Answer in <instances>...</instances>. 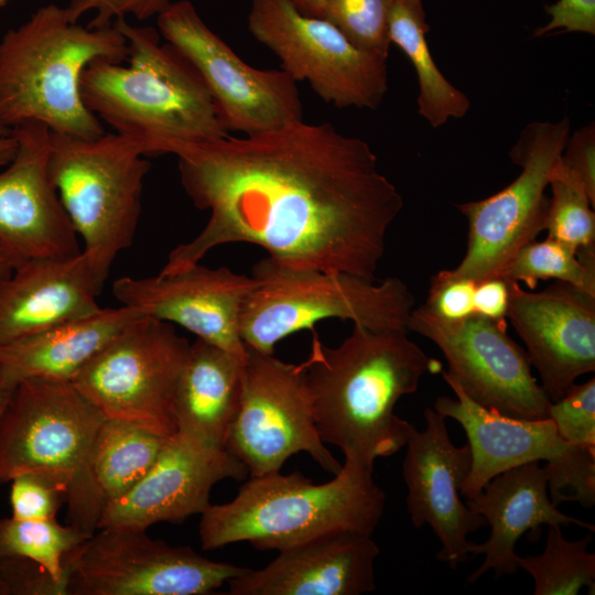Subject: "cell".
<instances>
[{
	"label": "cell",
	"instance_id": "13",
	"mask_svg": "<svg viewBox=\"0 0 595 595\" xmlns=\"http://www.w3.org/2000/svg\"><path fill=\"white\" fill-rule=\"evenodd\" d=\"M225 448L245 464L250 477L280 472L300 452L333 475L342 469L316 429L303 365L251 349Z\"/></svg>",
	"mask_w": 595,
	"mask_h": 595
},
{
	"label": "cell",
	"instance_id": "44",
	"mask_svg": "<svg viewBox=\"0 0 595 595\" xmlns=\"http://www.w3.org/2000/svg\"><path fill=\"white\" fill-rule=\"evenodd\" d=\"M17 149L18 142L12 133L0 137V167L7 166L12 161Z\"/></svg>",
	"mask_w": 595,
	"mask_h": 595
},
{
	"label": "cell",
	"instance_id": "9",
	"mask_svg": "<svg viewBox=\"0 0 595 595\" xmlns=\"http://www.w3.org/2000/svg\"><path fill=\"white\" fill-rule=\"evenodd\" d=\"M190 347L172 324L140 316L71 382L106 419L169 437L176 433L174 394Z\"/></svg>",
	"mask_w": 595,
	"mask_h": 595
},
{
	"label": "cell",
	"instance_id": "32",
	"mask_svg": "<svg viewBox=\"0 0 595 595\" xmlns=\"http://www.w3.org/2000/svg\"><path fill=\"white\" fill-rule=\"evenodd\" d=\"M548 237L576 252L595 249L594 203L582 180L560 158L549 173Z\"/></svg>",
	"mask_w": 595,
	"mask_h": 595
},
{
	"label": "cell",
	"instance_id": "3",
	"mask_svg": "<svg viewBox=\"0 0 595 595\" xmlns=\"http://www.w3.org/2000/svg\"><path fill=\"white\" fill-rule=\"evenodd\" d=\"M112 25L127 41L129 65L96 60L86 66L79 89L90 112L142 143L147 156L229 136L202 77L173 45L125 18Z\"/></svg>",
	"mask_w": 595,
	"mask_h": 595
},
{
	"label": "cell",
	"instance_id": "7",
	"mask_svg": "<svg viewBox=\"0 0 595 595\" xmlns=\"http://www.w3.org/2000/svg\"><path fill=\"white\" fill-rule=\"evenodd\" d=\"M256 285L239 315L248 349L273 355L277 343L303 329L314 332L327 318L351 321L374 329H407L415 300L397 277L379 283L345 272L292 268L270 257L258 261Z\"/></svg>",
	"mask_w": 595,
	"mask_h": 595
},
{
	"label": "cell",
	"instance_id": "16",
	"mask_svg": "<svg viewBox=\"0 0 595 595\" xmlns=\"http://www.w3.org/2000/svg\"><path fill=\"white\" fill-rule=\"evenodd\" d=\"M255 285L252 277L197 262L170 274L121 277L113 282L112 293L120 305L142 316L177 324L245 358L248 348L240 337L239 315Z\"/></svg>",
	"mask_w": 595,
	"mask_h": 595
},
{
	"label": "cell",
	"instance_id": "45",
	"mask_svg": "<svg viewBox=\"0 0 595 595\" xmlns=\"http://www.w3.org/2000/svg\"><path fill=\"white\" fill-rule=\"evenodd\" d=\"M22 260L0 244V279L8 277Z\"/></svg>",
	"mask_w": 595,
	"mask_h": 595
},
{
	"label": "cell",
	"instance_id": "19",
	"mask_svg": "<svg viewBox=\"0 0 595 595\" xmlns=\"http://www.w3.org/2000/svg\"><path fill=\"white\" fill-rule=\"evenodd\" d=\"M508 283L506 317L554 402L578 377L595 370V295L561 281L538 292Z\"/></svg>",
	"mask_w": 595,
	"mask_h": 595
},
{
	"label": "cell",
	"instance_id": "46",
	"mask_svg": "<svg viewBox=\"0 0 595 595\" xmlns=\"http://www.w3.org/2000/svg\"><path fill=\"white\" fill-rule=\"evenodd\" d=\"M17 385L9 381L0 372V420L8 407Z\"/></svg>",
	"mask_w": 595,
	"mask_h": 595
},
{
	"label": "cell",
	"instance_id": "40",
	"mask_svg": "<svg viewBox=\"0 0 595 595\" xmlns=\"http://www.w3.org/2000/svg\"><path fill=\"white\" fill-rule=\"evenodd\" d=\"M562 162L584 183L595 204V126L594 121L569 136L561 154Z\"/></svg>",
	"mask_w": 595,
	"mask_h": 595
},
{
	"label": "cell",
	"instance_id": "43",
	"mask_svg": "<svg viewBox=\"0 0 595 595\" xmlns=\"http://www.w3.org/2000/svg\"><path fill=\"white\" fill-rule=\"evenodd\" d=\"M302 13L316 18H324L326 0H290Z\"/></svg>",
	"mask_w": 595,
	"mask_h": 595
},
{
	"label": "cell",
	"instance_id": "14",
	"mask_svg": "<svg viewBox=\"0 0 595 595\" xmlns=\"http://www.w3.org/2000/svg\"><path fill=\"white\" fill-rule=\"evenodd\" d=\"M160 34L197 71L228 131L255 134L303 120L296 82L283 69L244 62L188 0L171 2L156 15Z\"/></svg>",
	"mask_w": 595,
	"mask_h": 595
},
{
	"label": "cell",
	"instance_id": "23",
	"mask_svg": "<svg viewBox=\"0 0 595 595\" xmlns=\"http://www.w3.org/2000/svg\"><path fill=\"white\" fill-rule=\"evenodd\" d=\"M440 374L456 398L439 397L434 410L462 425L472 454L459 490L465 498L478 495L500 473L532 462L551 463L573 447L562 440L550 418L519 419L487 409L472 400L448 371Z\"/></svg>",
	"mask_w": 595,
	"mask_h": 595
},
{
	"label": "cell",
	"instance_id": "37",
	"mask_svg": "<svg viewBox=\"0 0 595 595\" xmlns=\"http://www.w3.org/2000/svg\"><path fill=\"white\" fill-rule=\"evenodd\" d=\"M475 285L469 280L450 278L441 270L431 279L424 305L444 321H463L475 315Z\"/></svg>",
	"mask_w": 595,
	"mask_h": 595
},
{
	"label": "cell",
	"instance_id": "29",
	"mask_svg": "<svg viewBox=\"0 0 595 595\" xmlns=\"http://www.w3.org/2000/svg\"><path fill=\"white\" fill-rule=\"evenodd\" d=\"M591 534L570 541L560 524H549L547 543L539 555L519 556V569L534 581V595H575L582 587L595 591V554L587 551Z\"/></svg>",
	"mask_w": 595,
	"mask_h": 595
},
{
	"label": "cell",
	"instance_id": "15",
	"mask_svg": "<svg viewBox=\"0 0 595 595\" xmlns=\"http://www.w3.org/2000/svg\"><path fill=\"white\" fill-rule=\"evenodd\" d=\"M407 328L441 349L447 371L475 402L508 416L549 418L552 401L533 377L524 348L507 334L506 320L473 315L448 322L422 304L411 311Z\"/></svg>",
	"mask_w": 595,
	"mask_h": 595
},
{
	"label": "cell",
	"instance_id": "39",
	"mask_svg": "<svg viewBox=\"0 0 595 595\" xmlns=\"http://www.w3.org/2000/svg\"><path fill=\"white\" fill-rule=\"evenodd\" d=\"M0 595H62V592L34 562L0 558Z\"/></svg>",
	"mask_w": 595,
	"mask_h": 595
},
{
	"label": "cell",
	"instance_id": "27",
	"mask_svg": "<svg viewBox=\"0 0 595 595\" xmlns=\"http://www.w3.org/2000/svg\"><path fill=\"white\" fill-rule=\"evenodd\" d=\"M429 25L421 0H392L389 39L411 61L419 80L418 112L432 128L448 119L463 118L469 110L467 96L437 68L428 42Z\"/></svg>",
	"mask_w": 595,
	"mask_h": 595
},
{
	"label": "cell",
	"instance_id": "33",
	"mask_svg": "<svg viewBox=\"0 0 595 595\" xmlns=\"http://www.w3.org/2000/svg\"><path fill=\"white\" fill-rule=\"evenodd\" d=\"M392 0H326L324 19L356 47L388 60Z\"/></svg>",
	"mask_w": 595,
	"mask_h": 595
},
{
	"label": "cell",
	"instance_id": "36",
	"mask_svg": "<svg viewBox=\"0 0 595 595\" xmlns=\"http://www.w3.org/2000/svg\"><path fill=\"white\" fill-rule=\"evenodd\" d=\"M10 487L11 517L22 520L56 518L64 499L63 491L36 475L13 478Z\"/></svg>",
	"mask_w": 595,
	"mask_h": 595
},
{
	"label": "cell",
	"instance_id": "1",
	"mask_svg": "<svg viewBox=\"0 0 595 595\" xmlns=\"http://www.w3.org/2000/svg\"><path fill=\"white\" fill-rule=\"evenodd\" d=\"M171 153L186 195L209 219L169 253L160 273L246 242L288 267L375 279L403 198L365 140L301 120L245 138L182 143Z\"/></svg>",
	"mask_w": 595,
	"mask_h": 595
},
{
	"label": "cell",
	"instance_id": "30",
	"mask_svg": "<svg viewBox=\"0 0 595 595\" xmlns=\"http://www.w3.org/2000/svg\"><path fill=\"white\" fill-rule=\"evenodd\" d=\"M85 538L71 523L61 524L56 518L22 520L0 519V558H19L42 567L66 595L65 555Z\"/></svg>",
	"mask_w": 595,
	"mask_h": 595
},
{
	"label": "cell",
	"instance_id": "48",
	"mask_svg": "<svg viewBox=\"0 0 595 595\" xmlns=\"http://www.w3.org/2000/svg\"><path fill=\"white\" fill-rule=\"evenodd\" d=\"M7 1H8V0H0V7L3 6V4H6Z\"/></svg>",
	"mask_w": 595,
	"mask_h": 595
},
{
	"label": "cell",
	"instance_id": "11",
	"mask_svg": "<svg viewBox=\"0 0 595 595\" xmlns=\"http://www.w3.org/2000/svg\"><path fill=\"white\" fill-rule=\"evenodd\" d=\"M63 563L66 595H205L248 570L121 527L99 528Z\"/></svg>",
	"mask_w": 595,
	"mask_h": 595
},
{
	"label": "cell",
	"instance_id": "17",
	"mask_svg": "<svg viewBox=\"0 0 595 595\" xmlns=\"http://www.w3.org/2000/svg\"><path fill=\"white\" fill-rule=\"evenodd\" d=\"M424 420V430L411 426L404 445L407 511L413 527L429 524L434 531L441 543L436 558L456 567L468 559V534L487 522L461 499V486L472 465L468 444L452 442L446 418L434 409H425Z\"/></svg>",
	"mask_w": 595,
	"mask_h": 595
},
{
	"label": "cell",
	"instance_id": "42",
	"mask_svg": "<svg viewBox=\"0 0 595 595\" xmlns=\"http://www.w3.org/2000/svg\"><path fill=\"white\" fill-rule=\"evenodd\" d=\"M509 303V283L493 277L479 281L474 291L475 315L490 320H506Z\"/></svg>",
	"mask_w": 595,
	"mask_h": 595
},
{
	"label": "cell",
	"instance_id": "6",
	"mask_svg": "<svg viewBox=\"0 0 595 595\" xmlns=\"http://www.w3.org/2000/svg\"><path fill=\"white\" fill-rule=\"evenodd\" d=\"M104 420L71 381H20L0 420V484L26 474L47 479L63 491L69 523L91 536L104 504L89 457Z\"/></svg>",
	"mask_w": 595,
	"mask_h": 595
},
{
	"label": "cell",
	"instance_id": "31",
	"mask_svg": "<svg viewBox=\"0 0 595 595\" xmlns=\"http://www.w3.org/2000/svg\"><path fill=\"white\" fill-rule=\"evenodd\" d=\"M534 290L541 280L553 279L595 295V249H574L547 237L522 246L497 275Z\"/></svg>",
	"mask_w": 595,
	"mask_h": 595
},
{
	"label": "cell",
	"instance_id": "34",
	"mask_svg": "<svg viewBox=\"0 0 595 595\" xmlns=\"http://www.w3.org/2000/svg\"><path fill=\"white\" fill-rule=\"evenodd\" d=\"M551 500L575 501L585 508L595 504V448L575 446L543 467Z\"/></svg>",
	"mask_w": 595,
	"mask_h": 595
},
{
	"label": "cell",
	"instance_id": "22",
	"mask_svg": "<svg viewBox=\"0 0 595 595\" xmlns=\"http://www.w3.org/2000/svg\"><path fill=\"white\" fill-rule=\"evenodd\" d=\"M102 289L83 251L21 261L0 279V345L98 312Z\"/></svg>",
	"mask_w": 595,
	"mask_h": 595
},
{
	"label": "cell",
	"instance_id": "4",
	"mask_svg": "<svg viewBox=\"0 0 595 595\" xmlns=\"http://www.w3.org/2000/svg\"><path fill=\"white\" fill-rule=\"evenodd\" d=\"M385 505L372 469L345 459L339 473L323 484L300 472L250 477L232 500L205 509L198 536L204 550L247 541L279 552L333 533L371 536Z\"/></svg>",
	"mask_w": 595,
	"mask_h": 595
},
{
	"label": "cell",
	"instance_id": "18",
	"mask_svg": "<svg viewBox=\"0 0 595 595\" xmlns=\"http://www.w3.org/2000/svg\"><path fill=\"white\" fill-rule=\"evenodd\" d=\"M11 133L18 149L0 173V244L22 261L78 255L79 237L50 172L51 130L26 121Z\"/></svg>",
	"mask_w": 595,
	"mask_h": 595
},
{
	"label": "cell",
	"instance_id": "41",
	"mask_svg": "<svg viewBox=\"0 0 595 595\" xmlns=\"http://www.w3.org/2000/svg\"><path fill=\"white\" fill-rule=\"evenodd\" d=\"M551 15L548 24L534 31L541 36L555 30L595 33V0H559L545 8Z\"/></svg>",
	"mask_w": 595,
	"mask_h": 595
},
{
	"label": "cell",
	"instance_id": "10",
	"mask_svg": "<svg viewBox=\"0 0 595 595\" xmlns=\"http://www.w3.org/2000/svg\"><path fill=\"white\" fill-rule=\"evenodd\" d=\"M570 136V121H533L520 133L509 155L521 167L509 185L494 195L457 205L468 224L461 263L443 270L475 283L497 277L516 252L545 229L549 173Z\"/></svg>",
	"mask_w": 595,
	"mask_h": 595
},
{
	"label": "cell",
	"instance_id": "2",
	"mask_svg": "<svg viewBox=\"0 0 595 595\" xmlns=\"http://www.w3.org/2000/svg\"><path fill=\"white\" fill-rule=\"evenodd\" d=\"M302 365L322 441L372 470L377 458L407 443L412 424L396 414L398 401L415 392L424 375L443 370L407 329L357 324L333 348L314 337Z\"/></svg>",
	"mask_w": 595,
	"mask_h": 595
},
{
	"label": "cell",
	"instance_id": "25",
	"mask_svg": "<svg viewBox=\"0 0 595 595\" xmlns=\"http://www.w3.org/2000/svg\"><path fill=\"white\" fill-rule=\"evenodd\" d=\"M120 305L64 322L0 345V372L18 385L25 379L72 381L115 336L140 317Z\"/></svg>",
	"mask_w": 595,
	"mask_h": 595
},
{
	"label": "cell",
	"instance_id": "28",
	"mask_svg": "<svg viewBox=\"0 0 595 595\" xmlns=\"http://www.w3.org/2000/svg\"><path fill=\"white\" fill-rule=\"evenodd\" d=\"M166 439L136 424L105 418L89 457L90 480L104 508L148 473Z\"/></svg>",
	"mask_w": 595,
	"mask_h": 595
},
{
	"label": "cell",
	"instance_id": "20",
	"mask_svg": "<svg viewBox=\"0 0 595 595\" xmlns=\"http://www.w3.org/2000/svg\"><path fill=\"white\" fill-rule=\"evenodd\" d=\"M249 474L224 447H209L180 433L169 436L148 473L125 495L107 504L99 528L147 530L158 522H178L202 515L210 491L223 479Z\"/></svg>",
	"mask_w": 595,
	"mask_h": 595
},
{
	"label": "cell",
	"instance_id": "24",
	"mask_svg": "<svg viewBox=\"0 0 595 595\" xmlns=\"http://www.w3.org/2000/svg\"><path fill=\"white\" fill-rule=\"evenodd\" d=\"M538 463L500 473L478 495L466 498L467 507L490 527L487 541L469 544V554L485 555L482 565L469 575V583L490 570L497 577L515 574L519 570L515 551L517 542L524 533L538 531L543 524H577L595 531L593 523L558 509L550 498L544 469Z\"/></svg>",
	"mask_w": 595,
	"mask_h": 595
},
{
	"label": "cell",
	"instance_id": "5",
	"mask_svg": "<svg viewBox=\"0 0 595 595\" xmlns=\"http://www.w3.org/2000/svg\"><path fill=\"white\" fill-rule=\"evenodd\" d=\"M127 41L113 25L84 28L54 3L37 9L0 41V123L37 121L52 132L94 139L105 132L85 106L80 76L96 60L122 63Z\"/></svg>",
	"mask_w": 595,
	"mask_h": 595
},
{
	"label": "cell",
	"instance_id": "12",
	"mask_svg": "<svg viewBox=\"0 0 595 595\" xmlns=\"http://www.w3.org/2000/svg\"><path fill=\"white\" fill-rule=\"evenodd\" d=\"M248 29L295 82L307 80L337 108L377 109L388 91L387 60L353 45L324 18L300 12L290 0H251Z\"/></svg>",
	"mask_w": 595,
	"mask_h": 595
},
{
	"label": "cell",
	"instance_id": "47",
	"mask_svg": "<svg viewBox=\"0 0 595 595\" xmlns=\"http://www.w3.org/2000/svg\"><path fill=\"white\" fill-rule=\"evenodd\" d=\"M11 133V130L0 123V137H4Z\"/></svg>",
	"mask_w": 595,
	"mask_h": 595
},
{
	"label": "cell",
	"instance_id": "8",
	"mask_svg": "<svg viewBox=\"0 0 595 595\" xmlns=\"http://www.w3.org/2000/svg\"><path fill=\"white\" fill-rule=\"evenodd\" d=\"M142 143L119 133L84 139L51 131L48 166L98 281L136 237L144 177Z\"/></svg>",
	"mask_w": 595,
	"mask_h": 595
},
{
	"label": "cell",
	"instance_id": "38",
	"mask_svg": "<svg viewBox=\"0 0 595 595\" xmlns=\"http://www.w3.org/2000/svg\"><path fill=\"white\" fill-rule=\"evenodd\" d=\"M171 0H72L66 8L69 19L77 22L79 17L90 10L95 17L88 23L90 29H105L118 18L130 14L138 20H145L160 14Z\"/></svg>",
	"mask_w": 595,
	"mask_h": 595
},
{
	"label": "cell",
	"instance_id": "21",
	"mask_svg": "<svg viewBox=\"0 0 595 595\" xmlns=\"http://www.w3.org/2000/svg\"><path fill=\"white\" fill-rule=\"evenodd\" d=\"M379 547L370 534L339 532L279 551L260 570L230 578L229 595H360L372 592Z\"/></svg>",
	"mask_w": 595,
	"mask_h": 595
},
{
	"label": "cell",
	"instance_id": "35",
	"mask_svg": "<svg viewBox=\"0 0 595 595\" xmlns=\"http://www.w3.org/2000/svg\"><path fill=\"white\" fill-rule=\"evenodd\" d=\"M549 418L566 443L595 448V378L576 385L551 403Z\"/></svg>",
	"mask_w": 595,
	"mask_h": 595
},
{
	"label": "cell",
	"instance_id": "26",
	"mask_svg": "<svg viewBox=\"0 0 595 595\" xmlns=\"http://www.w3.org/2000/svg\"><path fill=\"white\" fill-rule=\"evenodd\" d=\"M247 357L197 338L174 394L176 432L209 447H224L237 414Z\"/></svg>",
	"mask_w": 595,
	"mask_h": 595
}]
</instances>
